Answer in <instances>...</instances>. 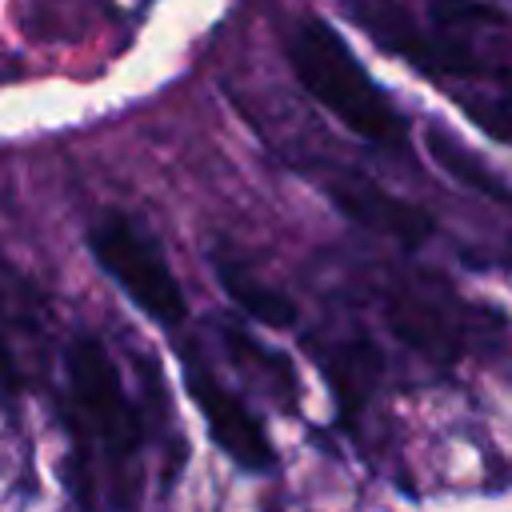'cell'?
<instances>
[{
    "label": "cell",
    "mask_w": 512,
    "mask_h": 512,
    "mask_svg": "<svg viewBox=\"0 0 512 512\" xmlns=\"http://www.w3.org/2000/svg\"><path fill=\"white\" fill-rule=\"evenodd\" d=\"M288 60L296 80L360 140L380 144V148H404L408 144V124L404 116L388 104V96L376 88V80L364 72L356 52L344 44V36L320 20L308 16L296 24L288 40Z\"/></svg>",
    "instance_id": "obj_1"
},
{
    "label": "cell",
    "mask_w": 512,
    "mask_h": 512,
    "mask_svg": "<svg viewBox=\"0 0 512 512\" xmlns=\"http://www.w3.org/2000/svg\"><path fill=\"white\" fill-rule=\"evenodd\" d=\"M88 248L96 264L124 288V296L156 324L176 328L188 316V300L176 272L168 268V256L136 220L124 212H104L88 232Z\"/></svg>",
    "instance_id": "obj_2"
},
{
    "label": "cell",
    "mask_w": 512,
    "mask_h": 512,
    "mask_svg": "<svg viewBox=\"0 0 512 512\" xmlns=\"http://www.w3.org/2000/svg\"><path fill=\"white\" fill-rule=\"evenodd\" d=\"M68 368V396L80 428L116 460H128L140 444V416L120 384V372L108 348L96 336H76L64 356Z\"/></svg>",
    "instance_id": "obj_3"
},
{
    "label": "cell",
    "mask_w": 512,
    "mask_h": 512,
    "mask_svg": "<svg viewBox=\"0 0 512 512\" xmlns=\"http://www.w3.org/2000/svg\"><path fill=\"white\" fill-rule=\"evenodd\" d=\"M184 384H188L192 404H196L200 416H204L208 436L216 440V448H220L232 464H240V468H248V472H268V468L276 464V452H272V440H268L264 424H260V420L252 416V408H248L240 396H232V392L216 380V372H212L208 364H200L192 352L184 356Z\"/></svg>",
    "instance_id": "obj_4"
},
{
    "label": "cell",
    "mask_w": 512,
    "mask_h": 512,
    "mask_svg": "<svg viewBox=\"0 0 512 512\" xmlns=\"http://www.w3.org/2000/svg\"><path fill=\"white\" fill-rule=\"evenodd\" d=\"M328 196H332V204H336L348 220H356V224H364V228H372V232L396 240L400 248H420V244H428V236L436 232V220H432L420 204H412V200H404V196H392V192H388L384 184H376L372 176L336 172V176L328 180Z\"/></svg>",
    "instance_id": "obj_5"
},
{
    "label": "cell",
    "mask_w": 512,
    "mask_h": 512,
    "mask_svg": "<svg viewBox=\"0 0 512 512\" xmlns=\"http://www.w3.org/2000/svg\"><path fill=\"white\" fill-rule=\"evenodd\" d=\"M344 8L352 12V20H360L388 52L412 60L416 68L424 72H456V76H480L476 60L468 52H456L452 44H440V40H428L416 32V24L396 12L392 4L384 0H344Z\"/></svg>",
    "instance_id": "obj_6"
},
{
    "label": "cell",
    "mask_w": 512,
    "mask_h": 512,
    "mask_svg": "<svg viewBox=\"0 0 512 512\" xmlns=\"http://www.w3.org/2000/svg\"><path fill=\"white\" fill-rule=\"evenodd\" d=\"M384 316H388V328L404 344H412L416 352H424V356L452 360L456 348H460L456 320L448 316V308L440 300H432L420 288H392L388 300H384Z\"/></svg>",
    "instance_id": "obj_7"
},
{
    "label": "cell",
    "mask_w": 512,
    "mask_h": 512,
    "mask_svg": "<svg viewBox=\"0 0 512 512\" xmlns=\"http://www.w3.org/2000/svg\"><path fill=\"white\" fill-rule=\"evenodd\" d=\"M216 280L224 288V296L252 320L268 324V328H288L296 320V304L292 296H284L280 288L264 284L260 276H252L244 264L236 260H216Z\"/></svg>",
    "instance_id": "obj_8"
},
{
    "label": "cell",
    "mask_w": 512,
    "mask_h": 512,
    "mask_svg": "<svg viewBox=\"0 0 512 512\" xmlns=\"http://www.w3.org/2000/svg\"><path fill=\"white\" fill-rule=\"evenodd\" d=\"M316 360H320V368L328 372V380H332V392H336V400H340V412H344V420H352L356 416V408L364 404V396L372 392V376H376V352H372V344H364V340H356V344H336V348H328V352H316Z\"/></svg>",
    "instance_id": "obj_9"
},
{
    "label": "cell",
    "mask_w": 512,
    "mask_h": 512,
    "mask_svg": "<svg viewBox=\"0 0 512 512\" xmlns=\"http://www.w3.org/2000/svg\"><path fill=\"white\" fill-rule=\"evenodd\" d=\"M424 144H428V152H432V160L452 176V180H460L464 188H472V192H480V196H488V200H500V204H512V188L500 180V176H492L452 132H444L440 124L436 128H428V136H424Z\"/></svg>",
    "instance_id": "obj_10"
},
{
    "label": "cell",
    "mask_w": 512,
    "mask_h": 512,
    "mask_svg": "<svg viewBox=\"0 0 512 512\" xmlns=\"http://www.w3.org/2000/svg\"><path fill=\"white\" fill-rule=\"evenodd\" d=\"M24 388V372H20V360L12 352V340L0 332V400H16Z\"/></svg>",
    "instance_id": "obj_11"
},
{
    "label": "cell",
    "mask_w": 512,
    "mask_h": 512,
    "mask_svg": "<svg viewBox=\"0 0 512 512\" xmlns=\"http://www.w3.org/2000/svg\"><path fill=\"white\" fill-rule=\"evenodd\" d=\"M468 116L484 128V132H492L496 140H508L512 144V112L508 108H480V104H468Z\"/></svg>",
    "instance_id": "obj_12"
},
{
    "label": "cell",
    "mask_w": 512,
    "mask_h": 512,
    "mask_svg": "<svg viewBox=\"0 0 512 512\" xmlns=\"http://www.w3.org/2000/svg\"><path fill=\"white\" fill-rule=\"evenodd\" d=\"M508 92H512V76H508Z\"/></svg>",
    "instance_id": "obj_13"
},
{
    "label": "cell",
    "mask_w": 512,
    "mask_h": 512,
    "mask_svg": "<svg viewBox=\"0 0 512 512\" xmlns=\"http://www.w3.org/2000/svg\"><path fill=\"white\" fill-rule=\"evenodd\" d=\"M508 268H512V256H508Z\"/></svg>",
    "instance_id": "obj_14"
}]
</instances>
